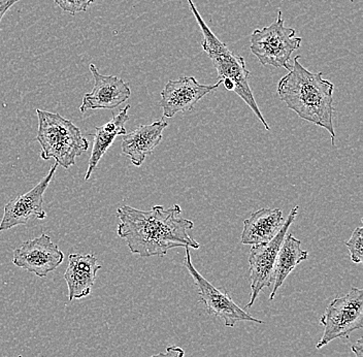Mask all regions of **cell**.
Instances as JSON below:
<instances>
[{"instance_id":"1","label":"cell","mask_w":363,"mask_h":357,"mask_svg":"<svg viewBox=\"0 0 363 357\" xmlns=\"http://www.w3.org/2000/svg\"><path fill=\"white\" fill-rule=\"evenodd\" d=\"M181 213L179 204L169 209L154 206L149 211L120 207L118 236L125 240L131 253L140 257L164 256L170 249L178 247L199 249V243L188 234L194 224L182 218Z\"/></svg>"},{"instance_id":"2","label":"cell","mask_w":363,"mask_h":357,"mask_svg":"<svg viewBox=\"0 0 363 357\" xmlns=\"http://www.w3.org/2000/svg\"><path fill=\"white\" fill-rule=\"evenodd\" d=\"M299 59L301 56L295 57L291 70L279 81V97L301 119L326 129L330 134L331 144L335 145V86L323 79L322 72H312L303 67Z\"/></svg>"},{"instance_id":"3","label":"cell","mask_w":363,"mask_h":357,"mask_svg":"<svg viewBox=\"0 0 363 357\" xmlns=\"http://www.w3.org/2000/svg\"><path fill=\"white\" fill-rule=\"evenodd\" d=\"M187 1L203 34L201 47L208 58L212 60L213 65L218 72V79L223 83L227 90L237 93L238 97L248 104L249 108L262 123L265 131H271V127L265 121L260 109L258 108L257 102L254 99L253 92L250 88V72L247 70L244 57L235 55L233 52H231L228 47L213 33L210 27L203 21L199 11L195 8L192 0H187Z\"/></svg>"},{"instance_id":"4","label":"cell","mask_w":363,"mask_h":357,"mask_svg":"<svg viewBox=\"0 0 363 357\" xmlns=\"http://www.w3.org/2000/svg\"><path fill=\"white\" fill-rule=\"evenodd\" d=\"M38 131L36 141L42 145L44 160L55 159L65 170L76 165L77 158L89 149V142L81 129L60 114L36 110Z\"/></svg>"},{"instance_id":"5","label":"cell","mask_w":363,"mask_h":357,"mask_svg":"<svg viewBox=\"0 0 363 357\" xmlns=\"http://www.w3.org/2000/svg\"><path fill=\"white\" fill-rule=\"evenodd\" d=\"M303 38H296L294 28H288L284 25L283 13L278 11L276 21L267 27L255 29L250 38L252 53L257 57L262 65L284 67L289 72L292 54L301 47Z\"/></svg>"},{"instance_id":"6","label":"cell","mask_w":363,"mask_h":357,"mask_svg":"<svg viewBox=\"0 0 363 357\" xmlns=\"http://www.w3.org/2000/svg\"><path fill=\"white\" fill-rule=\"evenodd\" d=\"M320 324L324 331L317 343V349L337 339L348 340L353 331L363 327V290L351 287L344 297L333 300L320 317Z\"/></svg>"},{"instance_id":"7","label":"cell","mask_w":363,"mask_h":357,"mask_svg":"<svg viewBox=\"0 0 363 357\" xmlns=\"http://www.w3.org/2000/svg\"><path fill=\"white\" fill-rule=\"evenodd\" d=\"M184 267L192 277L195 286L199 290V302L204 304L206 312L215 317L223 320L226 327H235L240 322H251L263 324L262 320L253 317L251 314L240 308L229 293L217 290L212 283L208 281L199 270L195 268L190 256V248H186V257Z\"/></svg>"},{"instance_id":"8","label":"cell","mask_w":363,"mask_h":357,"mask_svg":"<svg viewBox=\"0 0 363 357\" xmlns=\"http://www.w3.org/2000/svg\"><path fill=\"white\" fill-rule=\"evenodd\" d=\"M298 206L290 211L282 229L272 240L263 244L252 246L249 256L250 282H251V299L245 309H250L258 297L260 291L264 287H272V274L279 250L290 226L294 224L298 212Z\"/></svg>"},{"instance_id":"9","label":"cell","mask_w":363,"mask_h":357,"mask_svg":"<svg viewBox=\"0 0 363 357\" xmlns=\"http://www.w3.org/2000/svg\"><path fill=\"white\" fill-rule=\"evenodd\" d=\"M58 165L55 163L35 187L25 194L11 199L4 207V217L0 222V233L19 225H28L33 220H44L47 212L44 210V194L49 187Z\"/></svg>"},{"instance_id":"10","label":"cell","mask_w":363,"mask_h":357,"mask_svg":"<svg viewBox=\"0 0 363 357\" xmlns=\"http://www.w3.org/2000/svg\"><path fill=\"white\" fill-rule=\"evenodd\" d=\"M65 259V254L47 234L26 241L13 251V263L16 267L33 273L45 278L55 270Z\"/></svg>"},{"instance_id":"11","label":"cell","mask_w":363,"mask_h":357,"mask_svg":"<svg viewBox=\"0 0 363 357\" xmlns=\"http://www.w3.org/2000/svg\"><path fill=\"white\" fill-rule=\"evenodd\" d=\"M222 82L214 85H201L194 77H182L169 79L161 91L159 106L162 108L163 116L172 118L178 113L191 112L197 102L208 93L217 89Z\"/></svg>"},{"instance_id":"12","label":"cell","mask_w":363,"mask_h":357,"mask_svg":"<svg viewBox=\"0 0 363 357\" xmlns=\"http://www.w3.org/2000/svg\"><path fill=\"white\" fill-rule=\"evenodd\" d=\"M94 87L83 97L79 112L89 110H113L130 97L129 84L116 76H104L94 65H90Z\"/></svg>"},{"instance_id":"13","label":"cell","mask_w":363,"mask_h":357,"mask_svg":"<svg viewBox=\"0 0 363 357\" xmlns=\"http://www.w3.org/2000/svg\"><path fill=\"white\" fill-rule=\"evenodd\" d=\"M94 254H69L65 278L68 287V300L84 299L90 295L97 272L101 270Z\"/></svg>"},{"instance_id":"14","label":"cell","mask_w":363,"mask_h":357,"mask_svg":"<svg viewBox=\"0 0 363 357\" xmlns=\"http://www.w3.org/2000/svg\"><path fill=\"white\" fill-rule=\"evenodd\" d=\"M167 122L158 120L149 125H140L135 131L125 134L122 141V153L130 158L135 167H140L145 159L160 144L163 131L167 127Z\"/></svg>"},{"instance_id":"15","label":"cell","mask_w":363,"mask_h":357,"mask_svg":"<svg viewBox=\"0 0 363 357\" xmlns=\"http://www.w3.org/2000/svg\"><path fill=\"white\" fill-rule=\"evenodd\" d=\"M284 222L282 211L279 209H260L245 220L240 243L254 246L269 242L278 235Z\"/></svg>"},{"instance_id":"16","label":"cell","mask_w":363,"mask_h":357,"mask_svg":"<svg viewBox=\"0 0 363 357\" xmlns=\"http://www.w3.org/2000/svg\"><path fill=\"white\" fill-rule=\"evenodd\" d=\"M129 109H130V106L128 104L125 106L123 110L120 111L118 115L113 116L110 122L95 128L92 152H91L89 161H88L89 163H88L87 172H86L85 181H88L93 172L96 170L102 156L106 153L116 138L118 136L126 134L125 124L129 120Z\"/></svg>"},{"instance_id":"17","label":"cell","mask_w":363,"mask_h":357,"mask_svg":"<svg viewBox=\"0 0 363 357\" xmlns=\"http://www.w3.org/2000/svg\"><path fill=\"white\" fill-rule=\"evenodd\" d=\"M308 257V252L301 249V242L297 240L292 234L286 235L282 246L279 250L274 265V274H272V283L269 301L276 297L277 292L283 286L284 282L288 278L292 270L299 263L306 261Z\"/></svg>"},{"instance_id":"18","label":"cell","mask_w":363,"mask_h":357,"mask_svg":"<svg viewBox=\"0 0 363 357\" xmlns=\"http://www.w3.org/2000/svg\"><path fill=\"white\" fill-rule=\"evenodd\" d=\"M363 229L357 227L352 234L350 240L346 242L349 253H350L351 260L354 263H362L363 258Z\"/></svg>"},{"instance_id":"19","label":"cell","mask_w":363,"mask_h":357,"mask_svg":"<svg viewBox=\"0 0 363 357\" xmlns=\"http://www.w3.org/2000/svg\"><path fill=\"white\" fill-rule=\"evenodd\" d=\"M61 10L74 16L78 13H85L95 0H53Z\"/></svg>"},{"instance_id":"20","label":"cell","mask_w":363,"mask_h":357,"mask_svg":"<svg viewBox=\"0 0 363 357\" xmlns=\"http://www.w3.org/2000/svg\"><path fill=\"white\" fill-rule=\"evenodd\" d=\"M185 356V350L181 347L169 346L167 348L165 352H159L155 356L151 357H184Z\"/></svg>"},{"instance_id":"21","label":"cell","mask_w":363,"mask_h":357,"mask_svg":"<svg viewBox=\"0 0 363 357\" xmlns=\"http://www.w3.org/2000/svg\"><path fill=\"white\" fill-rule=\"evenodd\" d=\"M19 0H0V22L11 6H15Z\"/></svg>"},{"instance_id":"22","label":"cell","mask_w":363,"mask_h":357,"mask_svg":"<svg viewBox=\"0 0 363 357\" xmlns=\"http://www.w3.org/2000/svg\"><path fill=\"white\" fill-rule=\"evenodd\" d=\"M352 352L355 354V357H363V340L362 338L358 339L357 342L351 347Z\"/></svg>"},{"instance_id":"23","label":"cell","mask_w":363,"mask_h":357,"mask_svg":"<svg viewBox=\"0 0 363 357\" xmlns=\"http://www.w3.org/2000/svg\"><path fill=\"white\" fill-rule=\"evenodd\" d=\"M350 1H351V2H353V1H354V0H350Z\"/></svg>"},{"instance_id":"24","label":"cell","mask_w":363,"mask_h":357,"mask_svg":"<svg viewBox=\"0 0 363 357\" xmlns=\"http://www.w3.org/2000/svg\"><path fill=\"white\" fill-rule=\"evenodd\" d=\"M18 357H22V356H18Z\"/></svg>"}]
</instances>
